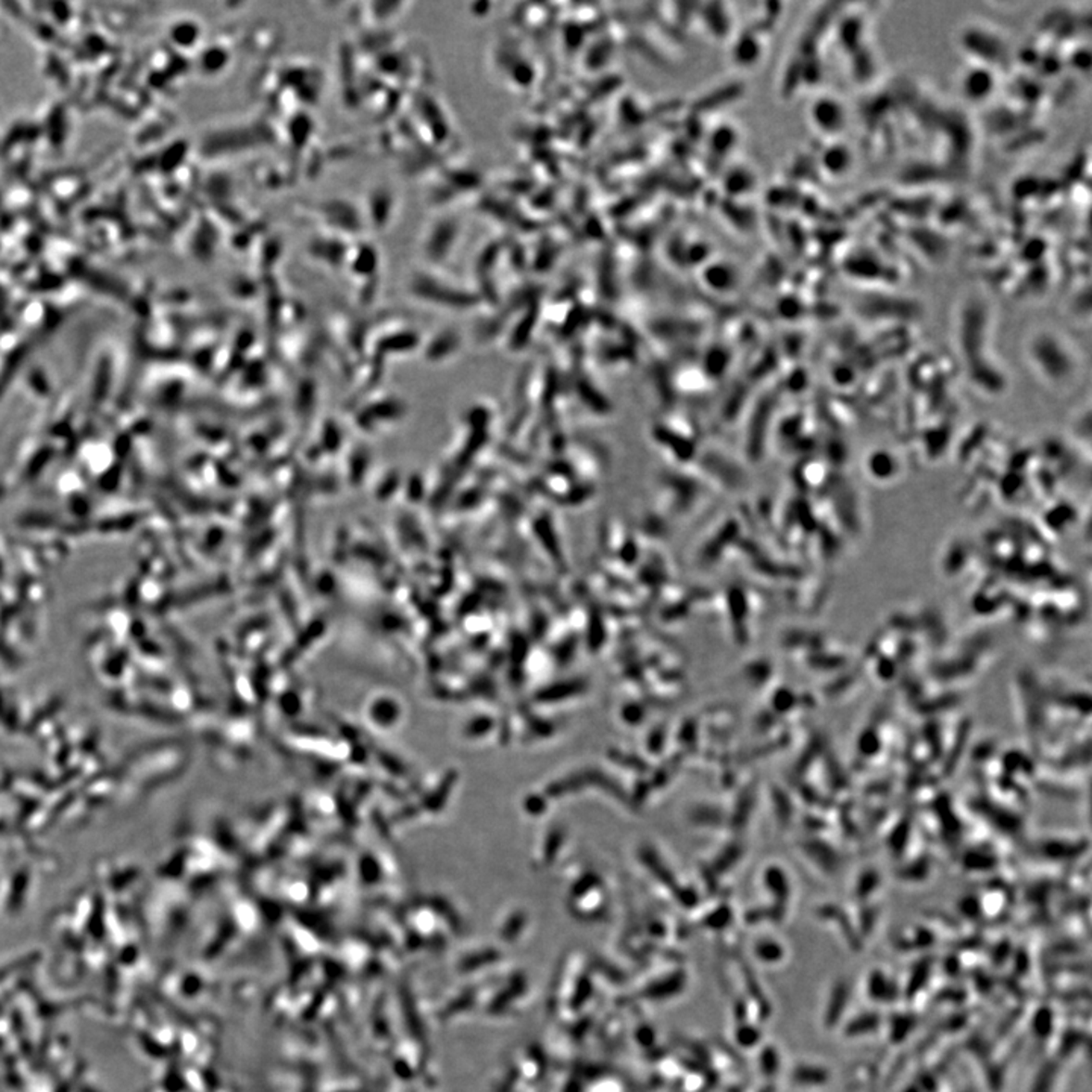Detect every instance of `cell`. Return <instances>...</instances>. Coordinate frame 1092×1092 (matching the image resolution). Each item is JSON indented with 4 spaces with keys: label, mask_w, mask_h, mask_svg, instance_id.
Returning a JSON list of instances; mask_svg holds the SVG:
<instances>
[{
    "label": "cell",
    "mask_w": 1092,
    "mask_h": 1092,
    "mask_svg": "<svg viewBox=\"0 0 1092 1092\" xmlns=\"http://www.w3.org/2000/svg\"><path fill=\"white\" fill-rule=\"evenodd\" d=\"M809 118L813 128L822 135L836 137L846 130L848 123V111L844 102L833 94H820L813 99L809 108Z\"/></svg>",
    "instance_id": "obj_1"
},
{
    "label": "cell",
    "mask_w": 1092,
    "mask_h": 1092,
    "mask_svg": "<svg viewBox=\"0 0 1092 1092\" xmlns=\"http://www.w3.org/2000/svg\"><path fill=\"white\" fill-rule=\"evenodd\" d=\"M963 46L970 54L974 55V63L986 64L994 68L996 59L1000 58L1005 52V42L992 31L982 28H970L963 34Z\"/></svg>",
    "instance_id": "obj_3"
},
{
    "label": "cell",
    "mask_w": 1092,
    "mask_h": 1092,
    "mask_svg": "<svg viewBox=\"0 0 1092 1092\" xmlns=\"http://www.w3.org/2000/svg\"><path fill=\"white\" fill-rule=\"evenodd\" d=\"M997 84L998 78L994 68L973 61L960 78V92L967 101L982 104L996 93Z\"/></svg>",
    "instance_id": "obj_2"
},
{
    "label": "cell",
    "mask_w": 1092,
    "mask_h": 1092,
    "mask_svg": "<svg viewBox=\"0 0 1092 1092\" xmlns=\"http://www.w3.org/2000/svg\"><path fill=\"white\" fill-rule=\"evenodd\" d=\"M854 156L851 147L844 142H833L822 149L820 166L830 178H844L853 169Z\"/></svg>",
    "instance_id": "obj_4"
}]
</instances>
